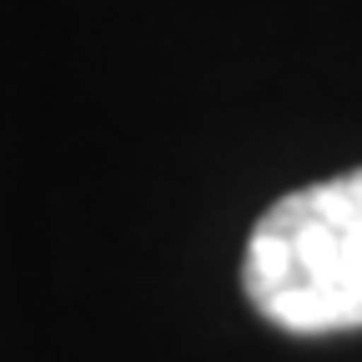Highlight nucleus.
<instances>
[{
  "label": "nucleus",
  "instance_id": "nucleus-1",
  "mask_svg": "<svg viewBox=\"0 0 362 362\" xmlns=\"http://www.w3.org/2000/svg\"><path fill=\"white\" fill-rule=\"evenodd\" d=\"M242 287L282 332L362 327V166L297 187L262 211L247 237Z\"/></svg>",
  "mask_w": 362,
  "mask_h": 362
}]
</instances>
